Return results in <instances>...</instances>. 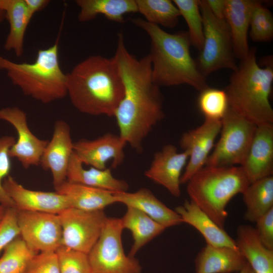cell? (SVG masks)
<instances>
[{"mask_svg": "<svg viewBox=\"0 0 273 273\" xmlns=\"http://www.w3.org/2000/svg\"><path fill=\"white\" fill-rule=\"evenodd\" d=\"M113 57L124 85L123 98L113 117L119 136L140 153L144 140L164 116L163 96L152 78L149 54L138 59L130 53L121 33Z\"/></svg>", "mask_w": 273, "mask_h": 273, "instance_id": "obj_1", "label": "cell"}, {"mask_svg": "<svg viewBox=\"0 0 273 273\" xmlns=\"http://www.w3.org/2000/svg\"><path fill=\"white\" fill-rule=\"evenodd\" d=\"M67 95L79 112L114 116L124 95V85L113 57H88L67 74Z\"/></svg>", "mask_w": 273, "mask_h": 273, "instance_id": "obj_2", "label": "cell"}, {"mask_svg": "<svg viewBox=\"0 0 273 273\" xmlns=\"http://www.w3.org/2000/svg\"><path fill=\"white\" fill-rule=\"evenodd\" d=\"M131 22L150 38L152 76L159 87L187 84L198 91L208 86L206 77L191 56L187 31L170 33L159 26L140 18Z\"/></svg>", "mask_w": 273, "mask_h": 273, "instance_id": "obj_3", "label": "cell"}, {"mask_svg": "<svg viewBox=\"0 0 273 273\" xmlns=\"http://www.w3.org/2000/svg\"><path fill=\"white\" fill-rule=\"evenodd\" d=\"M256 50L250 49L247 55L233 71L225 92L229 107L256 125L273 123V109L269 98L273 82V59L271 56L257 61Z\"/></svg>", "mask_w": 273, "mask_h": 273, "instance_id": "obj_4", "label": "cell"}, {"mask_svg": "<svg viewBox=\"0 0 273 273\" xmlns=\"http://www.w3.org/2000/svg\"><path fill=\"white\" fill-rule=\"evenodd\" d=\"M0 70L6 71L12 83L25 95L44 104L67 95V74L60 66L57 42L39 50L35 61L31 63L14 62L0 55Z\"/></svg>", "mask_w": 273, "mask_h": 273, "instance_id": "obj_5", "label": "cell"}, {"mask_svg": "<svg viewBox=\"0 0 273 273\" xmlns=\"http://www.w3.org/2000/svg\"><path fill=\"white\" fill-rule=\"evenodd\" d=\"M187 184L190 200L224 229L228 203L242 194L250 183L240 166L205 165Z\"/></svg>", "mask_w": 273, "mask_h": 273, "instance_id": "obj_6", "label": "cell"}, {"mask_svg": "<svg viewBox=\"0 0 273 273\" xmlns=\"http://www.w3.org/2000/svg\"><path fill=\"white\" fill-rule=\"evenodd\" d=\"M204 40L198 58V67L205 76L221 69L235 70L238 65L229 26L225 19L215 16L206 0H199Z\"/></svg>", "mask_w": 273, "mask_h": 273, "instance_id": "obj_7", "label": "cell"}, {"mask_svg": "<svg viewBox=\"0 0 273 273\" xmlns=\"http://www.w3.org/2000/svg\"><path fill=\"white\" fill-rule=\"evenodd\" d=\"M123 230L121 218L107 217L98 241L88 254L92 273H141L139 261L124 253Z\"/></svg>", "mask_w": 273, "mask_h": 273, "instance_id": "obj_8", "label": "cell"}, {"mask_svg": "<svg viewBox=\"0 0 273 273\" xmlns=\"http://www.w3.org/2000/svg\"><path fill=\"white\" fill-rule=\"evenodd\" d=\"M221 122L220 138L205 165L240 166L249 149L257 125L230 107Z\"/></svg>", "mask_w": 273, "mask_h": 273, "instance_id": "obj_9", "label": "cell"}, {"mask_svg": "<svg viewBox=\"0 0 273 273\" xmlns=\"http://www.w3.org/2000/svg\"><path fill=\"white\" fill-rule=\"evenodd\" d=\"M62 245L88 254L98 241L107 216L103 210L67 208L58 214Z\"/></svg>", "mask_w": 273, "mask_h": 273, "instance_id": "obj_10", "label": "cell"}, {"mask_svg": "<svg viewBox=\"0 0 273 273\" xmlns=\"http://www.w3.org/2000/svg\"><path fill=\"white\" fill-rule=\"evenodd\" d=\"M17 210L20 236L31 249L36 253L55 252L62 245L58 214Z\"/></svg>", "mask_w": 273, "mask_h": 273, "instance_id": "obj_11", "label": "cell"}, {"mask_svg": "<svg viewBox=\"0 0 273 273\" xmlns=\"http://www.w3.org/2000/svg\"><path fill=\"white\" fill-rule=\"evenodd\" d=\"M221 126V120L205 119L201 125L182 134L179 145L189 154V159L180 177V184L187 183L205 165Z\"/></svg>", "mask_w": 273, "mask_h": 273, "instance_id": "obj_12", "label": "cell"}, {"mask_svg": "<svg viewBox=\"0 0 273 273\" xmlns=\"http://www.w3.org/2000/svg\"><path fill=\"white\" fill-rule=\"evenodd\" d=\"M0 120L12 124L17 131L18 139L9 151L10 158H16L25 169L40 165L49 140L36 136L29 128L26 113L18 107L0 109Z\"/></svg>", "mask_w": 273, "mask_h": 273, "instance_id": "obj_13", "label": "cell"}, {"mask_svg": "<svg viewBox=\"0 0 273 273\" xmlns=\"http://www.w3.org/2000/svg\"><path fill=\"white\" fill-rule=\"evenodd\" d=\"M126 145L119 135L109 132L95 139L77 141L73 143V151L83 164L104 169L111 160L112 167L116 168L124 161Z\"/></svg>", "mask_w": 273, "mask_h": 273, "instance_id": "obj_14", "label": "cell"}, {"mask_svg": "<svg viewBox=\"0 0 273 273\" xmlns=\"http://www.w3.org/2000/svg\"><path fill=\"white\" fill-rule=\"evenodd\" d=\"M188 159L187 152H178L173 145L167 144L154 154L145 175L163 186L172 196L179 197L181 194L180 177Z\"/></svg>", "mask_w": 273, "mask_h": 273, "instance_id": "obj_15", "label": "cell"}, {"mask_svg": "<svg viewBox=\"0 0 273 273\" xmlns=\"http://www.w3.org/2000/svg\"><path fill=\"white\" fill-rule=\"evenodd\" d=\"M73 143L68 124L62 120H57L52 139L40 161L43 169L51 171L55 189L66 181L68 166L74 152Z\"/></svg>", "mask_w": 273, "mask_h": 273, "instance_id": "obj_16", "label": "cell"}, {"mask_svg": "<svg viewBox=\"0 0 273 273\" xmlns=\"http://www.w3.org/2000/svg\"><path fill=\"white\" fill-rule=\"evenodd\" d=\"M3 187L18 210L58 214L70 207L65 196L56 191L43 192L28 189L10 175L4 179Z\"/></svg>", "mask_w": 273, "mask_h": 273, "instance_id": "obj_17", "label": "cell"}, {"mask_svg": "<svg viewBox=\"0 0 273 273\" xmlns=\"http://www.w3.org/2000/svg\"><path fill=\"white\" fill-rule=\"evenodd\" d=\"M240 166L250 183L272 175L273 123L257 125L249 149Z\"/></svg>", "mask_w": 273, "mask_h": 273, "instance_id": "obj_18", "label": "cell"}, {"mask_svg": "<svg viewBox=\"0 0 273 273\" xmlns=\"http://www.w3.org/2000/svg\"><path fill=\"white\" fill-rule=\"evenodd\" d=\"M259 1L225 0L224 19L229 26L236 59H244L249 53L248 32L252 13Z\"/></svg>", "mask_w": 273, "mask_h": 273, "instance_id": "obj_19", "label": "cell"}, {"mask_svg": "<svg viewBox=\"0 0 273 273\" xmlns=\"http://www.w3.org/2000/svg\"><path fill=\"white\" fill-rule=\"evenodd\" d=\"M174 210L180 216L183 222L192 226L202 235L206 244L238 249L236 241L224 229L219 226L191 200H185L182 205L176 207Z\"/></svg>", "mask_w": 273, "mask_h": 273, "instance_id": "obj_20", "label": "cell"}, {"mask_svg": "<svg viewBox=\"0 0 273 273\" xmlns=\"http://www.w3.org/2000/svg\"><path fill=\"white\" fill-rule=\"evenodd\" d=\"M114 195L117 203L138 209L166 228L183 223L175 210L168 208L148 189L142 188L132 193H114Z\"/></svg>", "mask_w": 273, "mask_h": 273, "instance_id": "obj_21", "label": "cell"}, {"mask_svg": "<svg viewBox=\"0 0 273 273\" xmlns=\"http://www.w3.org/2000/svg\"><path fill=\"white\" fill-rule=\"evenodd\" d=\"M247 262L238 249L206 244L195 260L196 273L238 272Z\"/></svg>", "mask_w": 273, "mask_h": 273, "instance_id": "obj_22", "label": "cell"}, {"mask_svg": "<svg viewBox=\"0 0 273 273\" xmlns=\"http://www.w3.org/2000/svg\"><path fill=\"white\" fill-rule=\"evenodd\" d=\"M73 152L68 166L66 180L113 193L127 192L128 184L115 177L110 168L99 169L93 167L85 169Z\"/></svg>", "mask_w": 273, "mask_h": 273, "instance_id": "obj_23", "label": "cell"}, {"mask_svg": "<svg viewBox=\"0 0 273 273\" xmlns=\"http://www.w3.org/2000/svg\"><path fill=\"white\" fill-rule=\"evenodd\" d=\"M238 249L254 273H273V250L260 241L255 228L241 224L237 230Z\"/></svg>", "mask_w": 273, "mask_h": 273, "instance_id": "obj_24", "label": "cell"}, {"mask_svg": "<svg viewBox=\"0 0 273 273\" xmlns=\"http://www.w3.org/2000/svg\"><path fill=\"white\" fill-rule=\"evenodd\" d=\"M55 189L66 197L70 207L80 210H103L117 203L113 192L67 180Z\"/></svg>", "mask_w": 273, "mask_h": 273, "instance_id": "obj_25", "label": "cell"}, {"mask_svg": "<svg viewBox=\"0 0 273 273\" xmlns=\"http://www.w3.org/2000/svg\"><path fill=\"white\" fill-rule=\"evenodd\" d=\"M0 9L5 13L10 26L4 48L21 57L24 52V39L27 26L33 16L24 0H0Z\"/></svg>", "mask_w": 273, "mask_h": 273, "instance_id": "obj_26", "label": "cell"}, {"mask_svg": "<svg viewBox=\"0 0 273 273\" xmlns=\"http://www.w3.org/2000/svg\"><path fill=\"white\" fill-rule=\"evenodd\" d=\"M75 3L80 9L78 19L81 22L103 15L110 21L123 23L125 14L138 12L135 0H76Z\"/></svg>", "mask_w": 273, "mask_h": 273, "instance_id": "obj_27", "label": "cell"}, {"mask_svg": "<svg viewBox=\"0 0 273 273\" xmlns=\"http://www.w3.org/2000/svg\"><path fill=\"white\" fill-rule=\"evenodd\" d=\"M121 219L123 229L130 231L133 238V243L128 254L131 257H134L140 249L166 229L141 211L131 207H127Z\"/></svg>", "mask_w": 273, "mask_h": 273, "instance_id": "obj_28", "label": "cell"}, {"mask_svg": "<svg viewBox=\"0 0 273 273\" xmlns=\"http://www.w3.org/2000/svg\"><path fill=\"white\" fill-rule=\"evenodd\" d=\"M246 206L244 218L255 222L260 216L273 208V176L250 183L242 194Z\"/></svg>", "mask_w": 273, "mask_h": 273, "instance_id": "obj_29", "label": "cell"}, {"mask_svg": "<svg viewBox=\"0 0 273 273\" xmlns=\"http://www.w3.org/2000/svg\"><path fill=\"white\" fill-rule=\"evenodd\" d=\"M138 12L147 21L159 26L172 28L178 23L180 13L172 1L135 0Z\"/></svg>", "mask_w": 273, "mask_h": 273, "instance_id": "obj_30", "label": "cell"}, {"mask_svg": "<svg viewBox=\"0 0 273 273\" xmlns=\"http://www.w3.org/2000/svg\"><path fill=\"white\" fill-rule=\"evenodd\" d=\"M37 253L20 236L17 237L3 250L0 257V273H26L30 261Z\"/></svg>", "mask_w": 273, "mask_h": 273, "instance_id": "obj_31", "label": "cell"}, {"mask_svg": "<svg viewBox=\"0 0 273 273\" xmlns=\"http://www.w3.org/2000/svg\"><path fill=\"white\" fill-rule=\"evenodd\" d=\"M172 2L187 23L191 45L200 51L203 43L204 34L199 0H173Z\"/></svg>", "mask_w": 273, "mask_h": 273, "instance_id": "obj_32", "label": "cell"}, {"mask_svg": "<svg viewBox=\"0 0 273 273\" xmlns=\"http://www.w3.org/2000/svg\"><path fill=\"white\" fill-rule=\"evenodd\" d=\"M198 106L205 119L216 120H221L229 108L225 90L209 86L200 91Z\"/></svg>", "mask_w": 273, "mask_h": 273, "instance_id": "obj_33", "label": "cell"}, {"mask_svg": "<svg viewBox=\"0 0 273 273\" xmlns=\"http://www.w3.org/2000/svg\"><path fill=\"white\" fill-rule=\"evenodd\" d=\"M260 1L254 8L250 21L249 36L256 42H268L273 38V16Z\"/></svg>", "mask_w": 273, "mask_h": 273, "instance_id": "obj_34", "label": "cell"}, {"mask_svg": "<svg viewBox=\"0 0 273 273\" xmlns=\"http://www.w3.org/2000/svg\"><path fill=\"white\" fill-rule=\"evenodd\" d=\"M55 252L60 273H92L87 254L63 245Z\"/></svg>", "mask_w": 273, "mask_h": 273, "instance_id": "obj_35", "label": "cell"}, {"mask_svg": "<svg viewBox=\"0 0 273 273\" xmlns=\"http://www.w3.org/2000/svg\"><path fill=\"white\" fill-rule=\"evenodd\" d=\"M15 142V139L12 136L4 135L0 137V204L6 208H15L14 202L3 187L4 179L9 176L11 169L9 151Z\"/></svg>", "mask_w": 273, "mask_h": 273, "instance_id": "obj_36", "label": "cell"}, {"mask_svg": "<svg viewBox=\"0 0 273 273\" xmlns=\"http://www.w3.org/2000/svg\"><path fill=\"white\" fill-rule=\"evenodd\" d=\"M19 236L17 210L15 208H7L5 216L0 222V253Z\"/></svg>", "mask_w": 273, "mask_h": 273, "instance_id": "obj_37", "label": "cell"}, {"mask_svg": "<svg viewBox=\"0 0 273 273\" xmlns=\"http://www.w3.org/2000/svg\"><path fill=\"white\" fill-rule=\"evenodd\" d=\"M26 273H60L56 252H41L36 254L30 261Z\"/></svg>", "mask_w": 273, "mask_h": 273, "instance_id": "obj_38", "label": "cell"}, {"mask_svg": "<svg viewBox=\"0 0 273 273\" xmlns=\"http://www.w3.org/2000/svg\"><path fill=\"white\" fill-rule=\"evenodd\" d=\"M255 229L262 244L273 250V208L255 221Z\"/></svg>", "mask_w": 273, "mask_h": 273, "instance_id": "obj_39", "label": "cell"}, {"mask_svg": "<svg viewBox=\"0 0 273 273\" xmlns=\"http://www.w3.org/2000/svg\"><path fill=\"white\" fill-rule=\"evenodd\" d=\"M213 14L220 19H224L225 0H206Z\"/></svg>", "mask_w": 273, "mask_h": 273, "instance_id": "obj_40", "label": "cell"}, {"mask_svg": "<svg viewBox=\"0 0 273 273\" xmlns=\"http://www.w3.org/2000/svg\"><path fill=\"white\" fill-rule=\"evenodd\" d=\"M27 8L33 15L35 13L42 10L49 4V0H24Z\"/></svg>", "mask_w": 273, "mask_h": 273, "instance_id": "obj_41", "label": "cell"}, {"mask_svg": "<svg viewBox=\"0 0 273 273\" xmlns=\"http://www.w3.org/2000/svg\"><path fill=\"white\" fill-rule=\"evenodd\" d=\"M236 273H254L253 269L247 263V264L240 271Z\"/></svg>", "mask_w": 273, "mask_h": 273, "instance_id": "obj_42", "label": "cell"}, {"mask_svg": "<svg viewBox=\"0 0 273 273\" xmlns=\"http://www.w3.org/2000/svg\"><path fill=\"white\" fill-rule=\"evenodd\" d=\"M7 208L5 207L3 205L0 204V222L5 216Z\"/></svg>", "mask_w": 273, "mask_h": 273, "instance_id": "obj_43", "label": "cell"}, {"mask_svg": "<svg viewBox=\"0 0 273 273\" xmlns=\"http://www.w3.org/2000/svg\"><path fill=\"white\" fill-rule=\"evenodd\" d=\"M5 19V13L4 11L0 9V25Z\"/></svg>", "mask_w": 273, "mask_h": 273, "instance_id": "obj_44", "label": "cell"}]
</instances>
